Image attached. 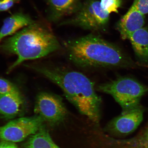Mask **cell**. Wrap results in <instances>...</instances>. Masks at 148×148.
Returning a JSON list of instances; mask_svg holds the SVG:
<instances>
[{
    "instance_id": "8992f818",
    "label": "cell",
    "mask_w": 148,
    "mask_h": 148,
    "mask_svg": "<svg viewBox=\"0 0 148 148\" xmlns=\"http://www.w3.org/2000/svg\"><path fill=\"white\" fill-rule=\"evenodd\" d=\"M44 121L38 116L12 120L0 127V138L3 140L14 143L23 141L42 128Z\"/></svg>"
},
{
    "instance_id": "9a60e30c",
    "label": "cell",
    "mask_w": 148,
    "mask_h": 148,
    "mask_svg": "<svg viewBox=\"0 0 148 148\" xmlns=\"http://www.w3.org/2000/svg\"><path fill=\"white\" fill-rule=\"evenodd\" d=\"M25 148H61L55 143L47 131L42 127L29 138Z\"/></svg>"
},
{
    "instance_id": "ba28073f",
    "label": "cell",
    "mask_w": 148,
    "mask_h": 148,
    "mask_svg": "<svg viewBox=\"0 0 148 148\" xmlns=\"http://www.w3.org/2000/svg\"><path fill=\"white\" fill-rule=\"evenodd\" d=\"M144 110L141 107L122 113L107 124V132L114 136H125L133 132L141 123Z\"/></svg>"
},
{
    "instance_id": "3957f363",
    "label": "cell",
    "mask_w": 148,
    "mask_h": 148,
    "mask_svg": "<svg viewBox=\"0 0 148 148\" xmlns=\"http://www.w3.org/2000/svg\"><path fill=\"white\" fill-rule=\"evenodd\" d=\"M3 51L17 55L10 72L25 60L42 58L60 47L56 37L49 29L32 24L7 39L0 46Z\"/></svg>"
},
{
    "instance_id": "ac0fdd59",
    "label": "cell",
    "mask_w": 148,
    "mask_h": 148,
    "mask_svg": "<svg viewBox=\"0 0 148 148\" xmlns=\"http://www.w3.org/2000/svg\"><path fill=\"white\" fill-rule=\"evenodd\" d=\"M132 4L142 14H148V0H134Z\"/></svg>"
},
{
    "instance_id": "2e32d148",
    "label": "cell",
    "mask_w": 148,
    "mask_h": 148,
    "mask_svg": "<svg viewBox=\"0 0 148 148\" xmlns=\"http://www.w3.org/2000/svg\"><path fill=\"white\" fill-rule=\"evenodd\" d=\"M122 0H101V5L105 12L110 14L111 12H118L121 7Z\"/></svg>"
},
{
    "instance_id": "5bb4252c",
    "label": "cell",
    "mask_w": 148,
    "mask_h": 148,
    "mask_svg": "<svg viewBox=\"0 0 148 148\" xmlns=\"http://www.w3.org/2000/svg\"><path fill=\"white\" fill-rule=\"evenodd\" d=\"M110 142L119 148H148V125L134 137L125 140L112 138Z\"/></svg>"
},
{
    "instance_id": "d6986e66",
    "label": "cell",
    "mask_w": 148,
    "mask_h": 148,
    "mask_svg": "<svg viewBox=\"0 0 148 148\" xmlns=\"http://www.w3.org/2000/svg\"><path fill=\"white\" fill-rule=\"evenodd\" d=\"M19 0H0V12L8 10Z\"/></svg>"
},
{
    "instance_id": "277c9868",
    "label": "cell",
    "mask_w": 148,
    "mask_h": 148,
    "mask_svg": "<svg viewBox=\"0 0 148 148\" xmlns=\"http://www.w3.org/2000/svg\"><path fill=\"white\" fill-rule=\"evenodd\" d=\"M97 90L112 96L121 107L122 113H124L140 107V99L148 89L131 77H120L98 85Z\"/></svg>"
},
{
    "instance_id": "e0dca14e",
    "label": "cell",
    "mask_w": 148,
    "mask_h": 148,
    "mask_svg": "<svg viewBox=\"0 0 148 148\" xmlns=\"http://www.w3.org/2000/svg\"><path fill=\"white\" fill-rule=\"evenodd\" d=\"M19 90L13 83L7 79L0 78V94L3 95Z\"/></svg>"
},
{
    "instance_id": "52a82bcc",
    "label": "cell",
    "mask_w": 148,
    "mask_h": 148,
    "mask_svg": "<svg viewBox=\"0 0 148 148\" xmlns=\"http://www.w3.org/2000/svg\"><path fill=\"white\" fill-rule=\"evenodd\" d=\"M34 111L44 121L52 124L63 121L68 114L62 99L46 92H40L37 96Z\"/></svg>"
},
{
    "instance_id": "7a4b0ae2",
    "label": "cell",
    "mask_w": 148,
    "mask_h": 148,
    "mask_svg": "<svg viewBox=\"0 0 148 148\" xmlns=\"http://www.w3.org/2000/svg\"><path fill=\"white\" fill-rule=\"evenodd\" d=\"M65 47L69 60L79 67L124 68L134 66L132 61L119 47L95 35L69 40Z\"/></svg>"
},
{
    "instance_id": "ffe728a7",
    "label": "cell",
    "mask_w": 148,
    "mask_h": 148,
    "mask_svg": "<svg viewBox=\"0 0 148 148\" xmlns=\"http://www.w3.org/2000/svg\"><path fill=\"white\" fill-rule=\"evenodd\" d=\"M0 148H18L14 142L3 140L0 143Z\"/></svg>"
},
{
    "instance_id": "7c38bea8",
    "label": "cell",
    "mask_w": 148,
    "mask_h": 148,
    "mask_svg": "<svg viewBox=\"0 0 148 148\" xmlns=\"http://www.w3.org/2000/svg\"><path fill=\"white\" fill-rule=\"evenodd\" d=\"M133 49L140 60L148 62V29L142 27L129 37Z\"/></svg>"
},
{
    "instance_id": "5b68a950",
    "label": "cell",
    "mask_w": 148,
    "mask_h": 148,
    "mask_svg": "<svg viewBox=\"0 0 148 148\" xmlns=\"http://www.w3.org/2000/svg\"><path fill=\"white\" fill-rule=\"evenodd\" d=\"M74 14L63 25L75 26L88 30L101 31L107 27L110 19V14L102 8L100 1L97 0H86Z\"/></svg>"
},
{
    "instance_id": "4fadbf2b",
    "label": "cell",
    "mask_w": 148,
    "mask_h": 148,
    "mask_svg": "<svg viewBox=\"0 0 148 148\" xmlns=\"http://www.w3.org/2000/svg\"><path fill=\"white\" fill-rule=\"evenodd\" d=\"M33 23V20L25 15L17 14L5 18L0 31V42L5 36L13 34L18 29Z\"/></svg>"
},
{
    "instance_id": "6da1fadb",
    "label": "cell",
    "mask_w": 148,
    "mask_h": 148,
    "mask_svg": "<svg viewBox=\"0 0 148 148\" xmlns=\"http://www.w3.org/2000/svg\"><path fill=\"white\" fill-rule=\"evenodd\" d=\"M60 87L64 95L81 114L98 123L101 116V99L94 83L80 72L63 68L31 67Z\"/></svg>"
},
{
    "instance_id": "30bf717a",
    "label": "cell",
    "mask_w": 148,
    "mask_h": 148,
    "mask_svg": "<svg viewBox=\"0 0 148 148\" xmlns=\"http://www.w3.org/2000/svg\"><path fill=\"white\" fill-rule=\"evenodd\" d=\"M25 100L19 90L0 94V114L7 118L14 117L21 112Z\"/></svg>"
},
{
    "instance_id": "8fae6325",
    "label": "cell",
    "mask_w": 148,
    "mask_h": 148,
    "mask_svg": "<svg viewBox=\"0 0 148 148\" xmlns=\"http://www.w3.org/2000/svg\"><path fill=\"white\" fill-rule=\"evenodd\" d=\"M49 1L51 18L54 21L75 13L82 4L81 0H49Z\"/></svg>"
},
{
    "instance_id": "9c48e42d",
    "label": "cell",
    "mask_w": 148,
    "mask_h": 148,
    "mask_svg": "<svg viewBox=\"0 0 148 148\" xmlns=\"http://www.w3.org/2000/svg\"><path fill=\"white\" fill-rule=\"evenodd\" d=\"M144 24V15L132 4L128 12L118 21L116 27L122 38L126 39L143 27Z\"/></svg>"
}]
</instances>
